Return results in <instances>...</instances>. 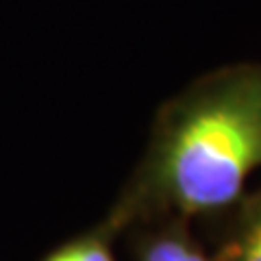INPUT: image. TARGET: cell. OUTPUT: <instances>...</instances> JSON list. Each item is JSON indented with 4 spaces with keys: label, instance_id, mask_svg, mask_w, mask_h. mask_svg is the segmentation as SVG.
Listing matches in <instances>:
<instances>
[{
    "label": "cell",
    "instance_id": "obj_1",
    "mask_svg": "<svg viewBox=\"0 0 261 261\" xmlns=\"http://www.w3.org/2000/svg\"><path fill=\"white\" fill-rule=\"evenodd\" d=\"M261 168V65L202 76L159 111L135 174L105 218L118 235L159 218H226Z\"/></svg>",
    "mask_w": 261,
    "mask_h": 261
},
{
    "label": "cell",
    "instance_id": "obj_2",
    "mask_svg": "<svg viewBox=\"0 0 261 261\" xmlns=\"http://www.w3.org/2000/svg\"><path fill=\"white\" fill-rule=\"evenodd\" d=\"M128 231H133L135 261H214L185 220H148Z\"/></svg>",
    "mask_w": 261,
    "mask_h": 261
},
{
    "label": "cell",
    "instance_id": "obj_3",
    "mask_svg": "<svg viewBox=\"0 0 261 261\" xmlns=\"http://www.w3.org/2000/svg\"><path fill=\"white\" fill-rule=\"evenodd\" d=\"M214 261H261V187L235 205L226 216V226Z\"/></svg>",
    "mask_w": 261,
    "mask_h": 261
},
{
    "label": "cell",
    "instance_id": "obj_4",
    "mask_svg": "<svg viewBox=\"0 0 261 261\" xmlns=\"http://www.w3.org/2000/svg\"><path fill=\"white\" fill-rule=\"evenodd\" d=\"M116 238L118 233L102 220L94 228L57 246L42 261H118L113 252Z\"/></svg>",
    "mask_w": 261,
    "mask_h": 261
}]
</instances>
